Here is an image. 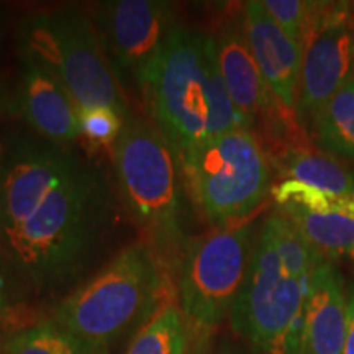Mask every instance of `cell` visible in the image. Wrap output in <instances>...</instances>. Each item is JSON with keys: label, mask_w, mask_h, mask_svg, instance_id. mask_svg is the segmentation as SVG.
I'll use <instances>...</instances> for the list:
<instances>
[{"label": "cell", "mask_w": 354, "mask_h": 354, "mask_svg": "<svg viewBox=\"0 0 354 354\" xmlns=\"http://www.w3.org/2000/svg\"><path fill=\"white\" fill-rule=\"evenodd\" d=\"M212 37L228 94L245 127L254 131L261 118L281 102L261 76L248 43L241 8L234 15L225 17Z\"/></svg>", "instance_id": "7c38bea8"}, {"label": "cell", "mask_w": 354, "mask_h": 354, "mask_svg": "<svg viewBox=\"0 0 354 354\" xmlns=\"http://www.w3.org/2000/svg\"><path fill=\"white\" fill-rule=\"evenodd\" d=\"M138 86L153 123L179 154L246 128L221 77L210 33L180 24Z\"/></svg>", "instance_id": "7a4b0ae2"}, {"label": "cell", "mask_w": 354, "mask_h": 354, "mask_svg": "<svg viewBox=\"0 0 354 354\" xmlns=\"http://www.w3.org/2000/svg\"><path fill=\"white\" fill-rule=\"evenodd\" d=\"M94 25L115 76L140 82L180 25L165 0H110L94 8Z\"/></svg>", "instance_id": "9c48e42d"}, {"label": "cell", "mask_w": 354, "mask_h": 354, "mask_svg": "<svg viewBox=\"0 0 354 354\" xmlns=\"http://www.w3.org/2000/svg\"><path fill=\"white\" fill-rule=\"evenodd\" d=\"M310 284L292 277L271 241L256 234L250 268L230 323L254 354H304Z\"/></svg>", "instance_id": "ba28073f"}, {"label": "cell", "mask_w": 354, "mask_h": 354, "mask_svg": "<svg viewBox=\"0 0 354 354\" xmlns=\"http://www.w3.org/2000/svg\"><path fill=\"white\" fill-rule=\"evenodd\" d=\"M212 354H240L238 351H234V349L230 346V344H221V346H218L216 349H214V353Z\"/></svg>", "instance_id": "484cf974"}, {"label": "cell", "mask_w": 354, "mask_h": 354, "mask_svg": "<svg viewBox=\"0 0 354 354\" xmlns=\"http://www.w3.org/2000/svg\"><path fill=\"white\" fill-rule=\"evenodd\" d=\"M307 133L322 153L354 162V77L323 105Z\"/></svg>", "instance_id": "e0dca14e"}, {"label": "cell", "mask_w": 354, "mask_h": 354, "mask_svg": "<svg viewBox=\"0 0 354 354\" xmlns=\"http://www.w3.org/2000/svg\"><path fill=\"white\" fill-rule=\"evenodd\" d=\"M274 162L284 176L282 180H297L335 197L354 198V174L328 154L302 143L274 156Z\"/></svg>", "instance_id": "2e32d148"}, {"label": "cell", "mask_w": 354, "mask_h": 354, "mask_svg": "<svg viewBox=\"0 0 354 354\" xmlns=\"http://www.w3.org/2000/svg\"><path fill=\"white\" fill-rule=\"evenodd\" d=\"M253 221L190 238L177 272V307L189 333V354H212V343L230 317L253 253Z\"/></svg>", "instance_id": "8992f818"}, {"label": "cell", "mask_w": 354, "mask_h": 354, "mask_svg": "<svg viewBox=\"0 0 354 354\" xmlns=\"http://www.w3.org/2000/svg\"><path fill=\"white\" fill-rule=\"evenodd\" d=\"M21 63L48 71L73 97L79 113L110 110L130 115L94 21L74 7L30 13L17 25Z\"/></svg>", "instance_id": "5b68a950"}, {"label": "cell", "mask_w": 354, "mask_h": 354, "mask_svg": "<svg viewBox=\"0 0 354 354\" xmlns=\"http://www.w3.org/2000/svg\"><path fill=\"white\" fill-rule=\"evenodd\" d=\"M261 232L269 238L282 266L292 277L310 284L315 269L326 258L310 245L284 214L276 210L261 225Z\"/></svg>", "instance_id": "d6986e66"}, {"label": "cell", "mask_w": 354, "mask_h": 354, "mask_svg": "<svg viewBox=\"0 0 354 354\" xmlns=\"http://www.w3.org/2000/svg\"><path fill=\"white\" fill-rule=\"evenodd\" d=\"M0 354H109V349L79 338L48 318L10 331L0 344Z\"/></svg>", "instance_id": "ac0fdd59"}, {"label": "cell", "mask_w": 354, "mask_h": 354, "mask_svg": "<svg viewBox=\"0 0 354 354\" xmlns=\"http://www.w3.org/2000/svg\"><path fill=\"white\" fill-rule=\"evenodd\" d=\"M110 220L107 180L68 146L25 136L3 154L0 248L35 290L50 294L76 282Z\"/></svg>", "instance_id": "6da1fadb"}, {"label": "cell", "mask_w": 354, "mask_h": 354, "mask_svg": "<svg viewBox=\"0 0 354 354\" xmlns=\"http://www.w3.org/2000/svg\"><path fill=\"white\" fill-rule=\"evenodd\" d=\"M12 271L13 268L0 248V325L7 322L15 310V289H13L12 282Z\"/></svg>", "instance_id": "603a6c76"}, {"label": "cell", "mask_w": 354, "mask_h": 354, "mask_svg": "<svg viewBox=\"0 0 354 354\" xmlns=\"http://www.w3.org/2000/svg\"><path fill=\"white\" fill-rule=\"evenodd\" d=\"M277 210L326 259L354 261V198L335 197L297 180L272 187Z\"/></svg>", "instance_id": "8fae6325"}, {"label": "cell", "mask_w": 354, "mask_h": 354, "mask_svg": "<svg viewBox=\"0 0 354 354\" xmlns=\"http://www.w3.org/2000/svg\"><path fill=\"white\" fill-rule=\"evenodd\" d=\"M0 41H2V21H0Z\"/></svg>", "instance_id": "83f0119b"}, {"label": "cell", "mask_w": 354, "mask_h": 354, "mask_svg": "<svg viewBox=\"0 0 354 354\" xmlns=\"http://www.w3.org/2000/svg\"><path fill=\"white\" fill-rule=\"evenodd\" d=\"M180 162L194 205L215 228L246 221L272 192L271 161L246 128L190 146Z\"/></svg>", "instance_id": "52a82bcc"}, {"label": "cell", "mask_w": 354, "mask_h": 354, "mask_svg": "<svg viewBox=\"0 0 354 354\" xmlns=\"http://www.w3.org/2000/svg\"><path fill=\"white\" fill-rule=\"evenodd\" d=\"M122 198L165 271L179 272L185 232V180L180 154L154 123L128 115L113 145Z\"/></svg>", "instance_id": "3957f363"}, {"label": "cell", "mask_w": 354, "mask_h": 354, "mask_svg": "<svg viewBox=\"0 0 354 354\" xmlns=\"http://www.w3.org/2000/svg\"><path fill=\"white\" fill-rule=\"evenodd\" d=\"M165 279V268L151 246L133 243L66 295L50 318L79 338L109 349L166 305Z\"/></svg>", "instance_id": "277c9868"}, {"label": "cell", "mask_w": 354, "mask_h": 354, "mask_svg": "<svg viewBox=\"0 0 354 354\" xmlns=\"http://www.w3.org/2000/svg\"><path fill=\"white\" fill-rule=\"evenodd\" d=\"M2 174H3V154L0 153V183H2Z\"/></svg>", "instance_id": "4316f807"}, {"label": "cell", "mask_w": 354, "mask_h": 354, "mask_svg": "<svg viewBox=\"0 0 354 354\" xmlns=\"http://www.w3.org/2000/svg\"><path fill=\"white\" fill-rule=\"evenodd\" d=\"M346 315V282L335 261L325 259L310 282L304 354H343Z\"/></svg>", "instance_id": "9a60e30c"}, {"label": "cell", "mask_w": 354, "mask_h": 354, "mask_svg": "<svg viewBox=\"0 0 354 354\" xmlns=\"http://www.w3.org/2000/svg\"><path fill=\"white\" fill-rule=\"evenodd\" d=\"M7 109H10V99H8L6 88H3L2 84H0V117L6 113Z\"/></svg>", "instance_id": "d4e9b609"}, {"label": "cell", "mask_w": 354, "mask_h": 354, "mask_svg": "<svg viewBox=\"0 0 354 354\" xmlns=\"http://www.w3.org/2000/svg\"><path fill=\"white\" fill-rule=\"evenodd\" d=\"M125 354H189V333L180 308L162 305L138 328Z\"/></svg>", "instance_id": "ffe728a7"}, {"label": "cell", "mask_w": 354, "mask_h": 354, "mask_svg": "<svg viewBox=\"0 0 354 354\" xmlns=\"http://www.w3.org/2000/svg\"><path fill=\"white\" fill-rule=\"evenodd\" d=\"M354 77V2H325L302 51L297 118L307 130L323 105Z\"/></svg>", "instance_id": "30bf717a"}, {"label": "cell", "mask_w": 354, "mask_h": 354, "mask_svg": "<svg viewBox=\"0 0 354 354\" xmlns=\"http://www.w3.org/2000/svg\"><path fill=\"white\" fill-rule=\"evenodd\" d=\"M346 338L343 354H354V277L346 284Z\"/></svg>", "instance_id": "cb8c5ba5"}, {"label": "cell", "mask_w": 354, "mask_h": 354, "mask_svg": "<svg viewBox=\"0 0 354 354\" xmlns=\"http://www.w3.org/2000/svg\"><path fill=\"white\" fill-rule=\"evenodd\" d=\"M123 118L110 110H88L81 113V136L92 146L115 145L123 127Z\"/></svg>", "instance_id": "7402d4cb"}, {"label": "cell", "mask_w": 354, "mask_h": 354, "mask_svg": "<svg viewBox=\"0 0 354 354\" xmlns=\"http://www.w3.org/2000/svg\"><path fill=\"white\" fill-rule=\"evenodd\" d=\"M245 32L251 53L266 86L284 107L297 110L302 48L284 33L263 2L250 0L241 7Z\"/></svg>", "instance_id": "5bb4252c"}, {"label": "cell", "mask_w": 354, "mask_h": 354, "mask_svg": "<svg viewBox=\"0 0 354 354\" xmlns=\"http://www.w3.org/2000/svg\"><path fill=\"white\" fill-rule=\"evenodd\" d=\"M323 3L325 2H310V0H263L266 12L284 30L292 41L302 48V51L310 28L320 13Z\"/></svg>", "instance_id": "44dd1931"}, {"label": "cell", "mask_w": 354, "mask_h": 354, "mask_svg": "<svg viewBox=\"0 0 354 354\" xmlns=\"http://www.w3.org/2000/svg\"><path fill=\"white\" fill-rule=\"evenodd\" d=\"M10 110L50 143L69 146L81 136V113L73 97L39 66L24 63Z\"/></svg>", "instance_id": "4fadbf2b"}]
</instances>
